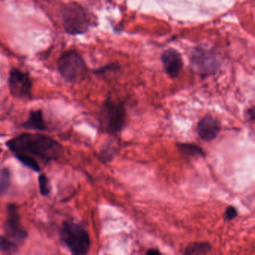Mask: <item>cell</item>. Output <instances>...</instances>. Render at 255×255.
Returning <instances> with one entry per match:
<instances>
[{
  "mask_svg": "<svg viewBox=\"0 0 255 255\" xmlns=\"http://www.w3.org/2000/svg\"><path fill=\"white\" fill-rule=\"evenodd\" d=\"M6 144L14 155H27L44 163L57 159L62 152V145L57 141L42 134L23 133L11 138Z\"/></svg>",
  "mask_w": 255,
  "mask_h": 255,
  "instance_id": "6da1fadb",
  "label": "cell"
},
{
  "mask_svg": "<svg viewBox=\"0 0 255 255\" xmlns=\"http://www.w3.org/2000/svg\"><path fill=\"white\" fill-rule=\"evenodd\" d=\"M61 19L65 32L71 36L84 35L95 24L90 13L77 2L65 4L61 8Z\"/></svg>",
  "mask_w": 255,
  "mask_h": 255,
  "instance_id": "7a4b0ae2",
  "label": "cell"
},
{
  "mask_svg": "<svg viewBox=\"0 0 255 255\" xmlns=\"http://www.w3.org/2000/svg\"><path fill=\"white\" fill-rule=\"evenodd\" d=\"M61 77L70 83L82 81L87 74L88 66L83 56L74 49L65 50L57 60Z\"/></svg>",
  "mask_w": 255,
  "mask_h": 255,
  "instance_id": "3957f363",
  "label": "cell"
},
{
  "mask_svg": "<svg viewBox=\"0 0 255 255\" xmlns=\"http://www.w3.org/2000/svg\"><path fill=\"white\" fill-rule=\"evenodd\" d=\"M61 238L71 253L76 255H86L91 247L90 236L81 224L74 221H65L60 231Z\"/></svg>",
  "mask_w": 255,
  "mask_h": 255,
  "instance_id": "277c9868",
  "label": "cell"
},
{
  "mask_svg": "<svg viewBox=\"0 0 255 255\" xmlns=\"http://www.w3.org/2000/svg\"><path fill=\"white\" fill-rule=\"evenodd\" d=\"M192 69L201 78H207L219 72L221 61L213 49L198 46L191 50L189 56Z\"/></svg>",
  "mask_w": 255,
  "mask_h": 255,
  "instance_id": "5b68a950",
  "label": "cell"
},
{
  "mask_svg": "<svg viewBox=\"0 0 255 255\" xmlns=\"http://www.w3.org/2000/svg\"><path fill=\"white\" fill-rule=\"evenodd\" d=\"M126 122V112L122 103L109 98L103 104L101 123L107 133L116 134L122 131Z\"/></svg>",
  "mask_w": 255,
  "mask_h": 255,
  "instance_id": "8992f818",
  "label": "cell"
},
{
  "mask_svg": "<svg viewBox=\"0 0 255 255\" xmlns=\"http://www.w3.org/2000/svg\"><path fill=\"white\" fill-rule=\"evenodd\" d=\"M10 92L14 98L28 100L32 98V81L29 73L12 68L8 80Z\"/></svg>",
  "mask_w": 255,
  "mask_h": 255,
  "instance_id": "52a82bcc",
  "label": "cell"
},
{
  "mask_svg": "<svg viewBox=\"0 0 255 255\" xmlns=\"http://www.w3.org/2000/svg\"><path fill=\"white\" fill-rule=\"evenodd\" d=\"M5 235L16 243H23L28 236L26 230L20 223L18 207L9 204L7 207V218L4 225Z\"/></svg>",
  "mask_w": 255,
  "mask_h": 255,
  "instance_id": "ba28073f",
  "label": "cell"
},
{
  "mask_svg": "<svg viewBox=\"0 0 255 255\" xmlns=\"http://www.w3.org/2000/svg\"><path fill=\"white\" fill-rule=\"evenodd\" d=\"M161 62L165 74L171 79H175L180 75L183 68V60L178 50L168 48L161 54Z\"/></svg>",
  "mask_w": 255,
  "mask_h": 255,
  "instance_id": "9c48e42d",
  "label": "cell"
},
{
  "mask_svg": "<svg viewBox=\"0 0 255 255\" xmlns=\"http://www.w3.org/2000/svg\"><path fill=\"white\" fill-rule=\"evenodd\" d=\"M222 129L220 122L211 116H206L201 119L197 126V132L201 139L211 141L219 135Z\"/></svg>",
  "mask_w": 255,
  "mask_h": 255,
  "instance_id": "30bf717a",
  "label": "cell"
},
{
  "mask_svg": "<svg viewBox=\"0 0 255 255\" xmlns=\"http://www.w3.org/2000/svg\"><path fill=\"white\" fill-rule=\"evenodd\" d=\"M26 129L35 130H45L47 129L44 116L41 110H32L29 113L27 120L23 125Z\"/></svg>",
  "mask_w": 255,
  "mask_h": 255,
  "instance_id": "8fae6325",
  "label": "cell"
},
{
  "mask_svg": "<svg viewBox=\"0 0 255 255\" xmlns=\"http://www.w3.org/2000/svg\"><path fill=\"white\" fill-rule=\"evenodd\" d=\"M212 251L211 245L207 242H195L189 243L183 254L186 255H206Z\"/></svg>",
  "mask_w": 255,
  "mask_h": 255,
  "instance_id": "7c38bea8",
  "label": "cell"
},
{
  "mask_svg": "<svg viewBox=\"0 0 255 255\" xmlns=\"http://www.w3.org/2000/svg\"><path fill=\"white\" fill-rule=\"evenodd\" d=\"M177 147L180 153L189 157L205 156V152L203 149L192 143H177Z\"/></svg>",
  "mask_w": 255,
  "mask_h": 255,
  "instance_id": "4fadbf2b",
  "label": "cell"
},
{
  "mask_svg": "<svg viewBox=\"0 0 255 255\" xmlns=\"http://www.w3.org/2000/svg\"><path fill=\"white\" fill-rule=\"evenodd\" d=\"M19 248L17 243L8 237L0 236V252L7 255H13L18 252Z\"/></svg>",
  "mask_w": 255,
  "mask_h": 255,
  "instance_id": "5bb4252c",
  "label": "cell"
},
{
  "mask_svg": "<svg viewBox=\"0 0 255 255\" xmlns=\"http://www.w3.org/2000/svg\"><path fill=\"white\" fill-rule=\"evenodd\" d=\"M11 186V173L8 168L0 171V195H4Z\"/></svg>",
  "mask_w": 255,
  "mask_h": 255,
  "instance_id": "9a60e30c",
  "label": "cell"
},
{
  "mask_svg": "<svg viewBox=\"0 0 255 255\" xmlns=\"http://www.w3.org/2000/svg\"><path fill=\"white\" fill-rule=\"evenodd\" d=\"M15 156L25 166L28 167V168L35 171H41V168H40L38 161L35 160L31 156L23 154H16Z\"/></svg>",
  "mask_w": 255,
  "mask_h": 255,
  "instance_id": "2e32d148",
  "label": "cell"
},
{
  "mask_svg": "<svg viewBox=\"0 0 255 255\" xmlns=\"http://www.w3.org/2000/svg\"><path fill=\"white\" fill-rule=\"evenodd\" d=\"M40 192L43 196H47L50 192V183L48 178L44 174H41L38 177Z\"/></svg>",
  "mask_w": 255,
  "mask_h": 255,
  "instance_id": "e0dca14e",
  "label": "cell"
},
{
  "mask_svg": "<svg viewBox=\"0 0 255 255\" xmlns=\"http://www.w3.org/2000/svg\"><path fill=\"white\" fill-rule=\"evenodd\" d=\"M119 68H120V67L118 64H109V65L95 70V74L97 75H103V74H107L109 71H119Z\"/></svg>",
  "mask_w": 255,
  "mask_h": 255,
  "instance_id": "ac0fdd59",
  "label": "cell"
},
{
  "mask_svg": "<svg viewBox=\"0 0 255 255\" xmlns=\"http://www.w3.org/2000/svg\"><path fill=\"white\" fill-rule=\"evenodd\" d=\"M237 216V210L233 206L227 207L224 213V219L226 221H231Z\"/></svg>",
  "mask_w": 255,
  "mask_h": 255,
  "instance_id": "d6986e66",
  "label": "cell"
},
{
  "mask_svg": "<svg viewBox=\"0 0 255 255\" xmlns=\"http://www.w3.org/2000/svg\"><path fill=\"white\" fill-rule=\"evenodd\" d=\"M160 254V252L159 250L155 249H150L146 252V255H159Z\"/></svg>",
  "mask_w": 255,
  "mask_h": 255,
  "instance_id": "ffe728a7",
  "label": "cell"
}]
</instances>
